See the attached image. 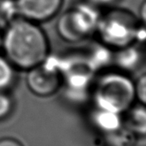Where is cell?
I'll list each match as a JSON object with an SVG mask.
<instances>
[{
    "mask_svg": "<svg viewBox=\"0 0 146 146\" xmlns=\"http://www.w3.org/2000/svg\"><path fill=\"white\" fill-rule=\"evenodd\" d=\"M129 127L135 134L145 135L146 131V111L144 104L131 110L128 116Z\"/></svg>",
    "mask_w": 146,
    "mask_h": 146,
    "instance_id": "cell-11",
    "label": "cell"
},
{
    "mask_svg": "<svg viewBox=\"0 0 146 146\" xmlns=\"http://www.w3.org/2000/svg\"><path fill=\"white\" fill-rule=\"evenodd\" d=\"M21 17L16 0H0V19L6 24Z\"/></svg>",
    "mask_w": 146,
    "mask_h": 146,
    "instance_id": "cell-13",
    "label": "cell"
},
{
    "mask_svg": "<svg viewBox=\"0 0 146 146\" xmlns=\"http://www.w3.org/2000/svg\"><path fill=\"white\" fill-rule=\"evenodd\" d=\"M116 50V53L113 55V61L120 68L132 71L139 65L142 54L139 47L135 46L134 44Z\"/></svg>",
    "mask_w": 146,
    "mask_h": 146,
    "instance_id": "cell-7",
    "label": "cell"
},
{
    "mask_svg": "<svg viewBox=\"0 0 146 146\" xmlns=\"http://www.w3.org/2000/svg\"><path fill=\"white\" fill-rule=\"evenodd\" d=\"M2 49L6 59L20 69L29 70L49 56V40L38 23L19 17L3 32Z\"/></svg>",
    "mask_w": 146,
    "mask_h": 146,
    "instance_id": "cell-1",
    "label": "cell"
},
{
    "mask_svg": "<svg viewBox=\"0 0 146 146\" xmlns=\"http://www.w3.org/2000/svg\"><path fill=\"white\" fill-rule=\"evenodd\" d=\"M135 86V96L139 98L141 104H145L146 102V77L145 75H142L140 79L138 80Z\"/></svg>",
    "mask_w": 146,
    "mask_h": 146,
    "instance_id": "cell-15",
    "label": "cell"
},
{
    "mask_svg": "<svg viewBox=\"0 0 146 146\" xmlns=\"http://www.w3.org/2000/svg\"><path fill=\"white\" fill-rule=\"evenodd\" d=\"M86 57L94 72L113 61L111 49L102 43L91 47L87 54H86Z\"/></svg>",
    "mask_w": 146,
    "mask_h": 146,
    "instance_id": "cell-8",
    "label": "cell"
},
{
    "mask_svg": "<svg viewBox=\"0 0 146 146\" xmlns=\"http://www.w3.org/2000/svg\"><path fill=\"white\" fill-rule=\"evenodd\" d=\"M107 142L110 146H133L136 141V134L130 128H119L107 133Z\"/></svg>",
    "mask_w": 146,
    "mask_h": 146,
    "instance_id": "cell-10",
    "label": "cell"
},
{
    "mask_svg": "<svg viewBox=\"0 0 146 146\" xmlns=\"http://www.w3.org/2000/svg\"><path fill=\"white\" fill-rule=\"evenodd\" d=\"M121 115L108 110H98L94 115L96 126L106 134L115 132L121 127Z\"/></svg>",
    "mask_w": 146,
    "mask_h": 146,
    "instance_id": "cell-9",
    "label": "cell"
},
{
    "mask_svg": "<svg viewBox=\"0 0 146 146\" xmlns=\"http://www.w3.org/2000/svg\"><path fill=\"white\" fill-rule=\"evenodd\" d=\"M60 58L47 56L39 65L29 69L27 83L30 91L38 97L53 95L61 84Z\"/></svg>",
    "mask_w": 146,
    "mask_h": 146,
    "instance_id": "cell-5",
    "label": "cell"
},
{
    "mask_svg": "<svg viewBox=\"0 0 146 146\" xmlns=\"http://www.w3.org/2000/svg\"><path fill=\"white\" fill-rule=\"evenodd\" d=\"M15 80V72L12 64L4 57L0 56V92L11 86Z\"/></svg>",
    "mask_w": 146,
    "mask_h": 146,
    "instance_id": "cell-12",
    "label": "cell"
},
{
    "mask_svg": "<svg viewBox=\"0 0 146 146\" xmlns=\"http://www.w3.org/2000/svg\"><path fill=\"white\" fill-rule=\"evenodd\" d=\"M64 0H16L20 16L36 23L54 18L61 10Z\"/></svg>",
    "mask_w": 146,
    "mask_h": 146,
    "instance_id": "cell-6",
    "label": "cell"
},
{
    "mask_svg": "<svg viewBox=\"0 0 146 146\" xmlns=\"http://www.w3.org/2000/svg\"><path fill=\"white\" fill-rule=\"evenodd\" d=\"M13 103L11 98L3 92H0V121L6 118L11 112Z\"/></svg>",
    "mask_w": 146,
    "mask_h": 146,
    "instance_id": "cell-14",
    "label": "cell"
},
{
    "mask_svg": "<svg viewBox=\"0 0 146 146\" xmlns=\"http://www.w3.org/2000/svg\"><path fill=\"white\" fill-rule=\"evenodd\" d=\"M102 13L100 8L85 1L64 12L56 22L58 35L66 42L77 43L96 33Z\"/></svg>",
    "mask_w": 146,
    "mask_h": 146,
    "instance_id": "cell-4",
    "label": "cell"
},
{
    "mask_svg": "<svg viewBox=\"0 0 146 146\" xmlns=\"http://www.w3.org/2000/svg\"><path fill=\"white\" fill-rule=\"evenodd\" d=\"M141 22L131 11L113 8L102 14L96 33L100 43L110 49L118 50L135 43Z\"/></svg>",
    "mask_w": 146,
    "mask_h": 146,
    "instance_id": "cell-3",
    "label": "cell"
},
{
    "mask_svg": "<svg viewBox=\"0 0 146 146\" xmlns=\"http://www.w3.org/2000/svg\"><path fill=\"white\" fill-rule=\"evenodd\" d=\"M145 15H146V3L144 1L140 6V9H139V20L144 23H145Z\"/></svg>",
    "mask_w": 146,
    "mask_h": 146,
    "instance_id": "cell-18",
    "label": "cell"
},
{
    "mask_svg": "<svg viewBox=\"0 0 146 146\" xmlns=\"http://www.w3.org/2000/svg\"><path fill=\"white\" fill-rule=\"evenodd\" d=\"M135 98L134 83L129 77L116 72L103 75L93 90V99L98 110L120 115L131 108Z\"/></svg>",
    "mask_w": 146,
    "mask_h": 146,
    "instance_id": "cell-2",
    "label": "cell"
},
{
    "mask_svg": "<svg viewBox=\"0 0 146 146\" xmlns=\"http://www.w3.org/2000/svg\"><path fill=\"white\" fill-rule=\"evenodd\" d=\"M92 4L98 7V8H103V7H111L115 5L116 3H118L120 0H86Z\"/></svg>",
    "mask_w": 146,
    "mask_h": 146,
    "instance_id": "cell-16",
    "label": "cell"
},
{
    "mask_svg": "<svg viewBox=\"0 0 146 146\" xmlns=\"http://www.w3.org/2000/svg\"><path fill=\"white\" fill-rule=\"evenodd\" d=\"M0 146H22L21 143L13 139H3L0 140Z\"/></svg>",
    "mask_w": 146,
    "mask_h": 146,
    "instance_id": "cell-17",
    "label": "cell"
},
{
    "mask_svg": "<svg viewBox=\"0 0 146 146\" xmlns=\"http://www.w3.org/2000/svg\"><path fill=\"white\" fill-rule=\"evenodd\" d=\"M2 39H3V32L0 29V50L2 49Z\"/></svg>",
    "mask_w": 146,
    "mask_h": 146,
    "instance_id": "cell-19",
    "label": "cell"
}]
</instances>
